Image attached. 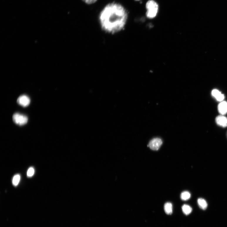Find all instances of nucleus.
<instances>
[{
	"label": "nucleus",
	"mask_w": 227,
	"mask_h": 227,
	"mask_svg": "<svg viewBox=\"0 0 227 227\" xmlns=\"http://www.w3.org/2000/svg\"><path fill=\"white\" fill-rule=\"evenodd\" d=\"M35 173V170L32 167L30 168L27 172V176L28 177H31Z\"/></svg>",
	"instance_id": "14"
},
{
	"label": "nucleus",
	"mask_w": 227,
	"mask_h": 227,
	"mask_svg": "<svg viewBox=\"0 0 227 227\" xmlns=\"http://www.w3.org/2000/svg\"><path fill=\"white\" fill-rule=\"evenodd\" d=\"M182 210L185 215H189L191 212L192 209L190 206L185 204L183 205L182 207Z\"/></svg>",
	"instance_id": "11"
},
{
	"label": "nucleus",
	"mask_w": 227,
	"mask_h": 227,
	"mask_svg": "<svg viewBox=\"0 0 227 227\" xmlns=\"http://www.w3.org/2000/svg\"><path fill=\"white\" fill-rule=\"evenodd\" d=\"M83 1L87 4H91L95 3L97 0H83Z\"/></svg>",
	"instance_id": "15"
},
{
	"label": "nucleus",
	"mask_w": 227,
	"mask_h": 227,
	"mask_svg": "<svg viewBox=\"0 0 227 227\" xmlns=\"http://www.w3.org/2000/svg\"><path fill=\"white\" fill-rule=\"evenodd\" d=\"M13 120L17 125L22 126L27 123L28 118L25 115L16 113L13 116Z\"/></svg>",
	"instance_id": "3"
},
{
	"label": "nucleus",
	"mask_w": 227,
	"mask_h": 227,
	"mask_svg": "<svg viewBox=\"0 0 227 227\" xmlns=\"http://www.w3.org/2000/svg\"><path fill=\"white\" fill-rule=\"evenodd\" d=\"M216 122L217 125L223 127H227V118L223 115H220L217 117L216 119Z\"/></svg>",
	"instance_id": "6"
},
{
	"label": "nucleus",
	"mask_w": 227,
	"mask_h": 227,
	"mask_svg": "<svg viewBox=\"0 0 227 227\" xmlns=\"http://www.w3.org/2000/svg\"><path fill=\"white\" fill-rule=\"evenodd\" d=\"M146 6L147 10L146 15L147 18L151 19L155 18L159 8L157 3L153 0H149L147 2Z\"/></svg>",
	"instance_id": "2"
},
{
	"label": "nucleus",
	"mask_w": 227,
	"mask_h": 227,
	"mask_svg": "<svg viewBox=\"0 0 227 227\" xmlns=\"http://www.w3.org/2000/svg\"><path fill=\"white\" fill-rule=\"evenodd\" d=\"M164 211L166 214L171 215L173 212L172 204L170 203H167L164 206Z\"/></svg>",
	"instance_id": "9"
},
{
	"label": "nucleus",
	"mask_w": 227,
	"mask_h": 227,
	"mask_svg": "<svg viewBox=\"0 0 227 227\" xmlns=\"http://www.w3.org/2000/svg\"><path fill=\"white\" fill-rule=\"evenodd\" d=\"M198 203L199 207L203 210L206 209L208 206V204L206 200L202 199L199 198L198 200Z\"/></svg>",
	"instance_id": "10"
},
{
	"label": "nucleus",
	"mask_w": 227,
	"mask_h": 227,
	"mask_svg": "<svg viewBox=\"0 0 227 227\" xmlns=\"http://www.w3.org/2000/svg\"><path fill=\"white\" fill-rule=\"evenodd\" d=\"M20 180V176L19 174L15 175L12 179V184L14 186L18 185Z\"/></svg>",
	"instance_id": "13"
},
{
	"label": "nucleus",
	"mask_w": 227,
	"mask_h": 227,
	"mask_svg": "<svg viewBox=\"0 0 227 227\" xmlns=\"http://www.w3.org/2000/svg\"><path fill=\"white\" fill-rule=\"evenodd\" d=\"M31 100L29 97L25 95L20 96L17 100V102L19 104L24 107L28 106Z\"/></svg>",
	"instance_id": "5"
},
{
	"label": "nucleus",
	"mask_w": 227,
	"mask_h": 227,
	"mask_svg": "<svg viewBox=\"0 0 227 227\" xmlns=\"http://www.w3.org/2000/svg\"><path fill=\"white\" fill-rule=\"evenodd\" d=\"M218 110L222 115H224L227 113V102L222 101L218 105Z\"/></svg>",
	"instance_id": "8"
},
{
	"label": "nucleus",
	"mask_w": 227,
	"mask_h": 227,
	"mask_svg": "<svg viewBox=\"0 0 227 227\" xmlns=\"http://www.w3.org/2000/svg\"><path fill=\"white\" fill-rule=\"evenodd\" d=\"M162 144V140L159 138H154L150 141L148 146L154 151L159 149Z\"/></svg>",
	"instance_id": "4"
},
{
	"label": "nucleus",
	"mask_w": 227,
	"mask_h": 227,
	"mask_svg": "<svg viewBox=\"0 0 227 227\" xmlns=\"http://www.w3.org/2000/svg\"><path fill=\"white\" fill-rule=\"evenodd\" d=\"M191 195L190 193L188 191H185L183 192L181 195V198L184 201H186L191 197Z\"/></svg>",
	"instance_id": "12"
},
{
	"label": "nucleus",
	"mask_w": 227,
	"mask_h": 227,
	"mask_svg": "<svg viewBox=\"0 0 227 227\" xmlns=\"http://www.w3.org/2000/svg\"><path fill=\"white\" fill-rule=\"evenodd\" d=\"M127 18L125 8L121 4L113 2L108 4L102 10L100 14L99 21L104 31L114 34L125 28Z\"/></svg>",
	"instance_id": "1"
},
{
	"label": "nucleus",
	"mask_w": 227,
	"mask_h": 227,
	"mask_svg": "<svg viewBox=\"0 0 227 227\" xmlns=\"http://www.w3.org/2000/svg\"><path fill=\"white\" fill-rule=\"evenodd\" d=\"M211 94L213 97L218 101L221 102L224 99V95L217 89L213 90L212 91Z\"/></svg>",
	"instance_id": "7"
},
{
	"label": "nucleus",
	"mask_w": 227,
	"mask_h": 227,
	"mask_svg": "<svg viewBox=\"0 0 227 227\" xmlns=\"http://www.w3.org/2000/svg\"><path fill=\"white\" fill-rule=\"evenodd\" d=\"M136 1H139V0H136Z\"/></svg>",
	"instance_id": "16"
}]
</instances>
